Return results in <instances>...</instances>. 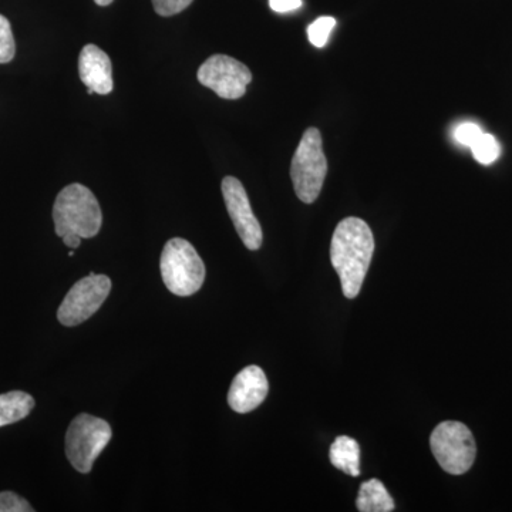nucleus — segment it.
<instances>
[{
	"mask_svg": "<svg viewBox=\"0 0 512 512\" xmlns=\"http://www.w3.org/2000/svg\"><path fill=\"white\" fill-rule=\"evenodd\" d=\"M375 252L372 229L360 218L340 221L330 244V261L338 272L343 295L355 299L362 289Z\"/></svg>",
	"mask_w": 512,
	"mask_h": 512,
	"instance_id": "nucleus-1",
	"label": "nucleus"
},
{
	"mask_svg": "<svg viewBox=\"0 0 512 512\" xmlns=\"http://www.w3.org/2000/svg\"><path fill=\"white\" fill-rule=\"evenodd\" d=\"M53 221L60 238L70 234L93 238L103 225V214L99 201L89 188L82 184H70L56 197Z\"/></svg>",
	"mask_w": 512,
	"mask_h": 512,
	"instance_id": "nucleus-2",
	"label": "nucleus"
},
{
	"mask_svg": "<svg viewBox=\"0 0 512 512\" xmlns=\"http://www.w3.org/2000/svg\"><path fill=\"white\" fill-rule=\"evenodd\" d=\"M328 174V160L323 151L322 134L318 128L309 127L292 158L291 178L293 190L299 200L312 204L318 200Z\"/></svg>",
	"mask_w": 512,
	"mask_h": 512,
	"instance_id": "nucleus-3",
	"label": "nucleus"
},
{
	"mask_svg": "<svg viewBox=\"0 0 512 512\" xmlns=\"http://www.w3.org/2000/svg\"><path fill=\"white\" fill-rule=\"evenodd\" d=\"M160 269L165 286L174 295L191 296L204 285V262L197 249L183 238H173L165 244Z\"/></svg>",
	"mask_w": 512,
	"mask_h": 512,
	"instance_id": "nucleus-4",
	"label": "nucleus"
},
{
	"mask_svg": "<svg viewBox=\"0 0 512 512\" xmlns=\"http://www.w3.org/2000/svg\"><path fill=\"white\" fill-rule=\"evenodd\" d=\"M430 447L440 467L453 476L467 473L476 461V440L466 424L460 421L440 423L431 433Z\"/></svg>",
	"mask_w": 512,
	"mask_h": 512,
	"instance_id": "nucleus-5",
	"label": "nucleus"
},
{
	"mask_svg": "<svg viewBox=\"0 0 512 512\" xmlns=\"http://www.w3.org/2000/svg\"><path fill=\"white\" fill-rule=\"evenodd\" d=\"M113 431L106 420L90 414H79L66 433V456L74 470L87 474L94 461L110 443Z\"/></svg>",
	"mask_w": 512,
	"mask_h": 512,
	"instance_id": "nucleus-6",
	"label": "nucleus"
},
{
	"mask_svg": "<svg viewBox=\"0 0 512 512\" xmlns=\"http://www.w3.org/2000/svg\"><path fill=\"white\" fill-rule=\"evenodd\" d=\"M109 276L90 274L80 279L63 299L57 319L64 326H77L92 318L110 295Z\"/></svg>",
	"mask_w": 512,
	"mask_h": 512,
	"instance_id": "nucleus-7",
	"label": "nucleus"
},
{
	"mask_svg": "<svg viewBox=\"0 0 512 512\" xmlns=\"http://www.w3.org/2000/svg\"><path fill=\"white\" fill-rule=\"evenodd\" d=\"M198 82L208 87L221 99L237 100L247 93L252 82L251 70L234 57L214 55L201 64Z\"/></svg>",
	"mask_w": 512,
	"mask_h": 512,
	"instance_id": "nucleus-8",
	"label": "nucleus"
},
{
	"mask_svg": "<svg viewBox=\"0 0 512 512\" xmlns=\"http://www.w3.org/2000/svg\"><path fill=\"white\" fill-rule=\"evenodd\" d=\"M221 188L229 217L234 222L239 238L242 239L245 247L251 251H258L262 247L264 235H262L261 224L256 220L254 211H252L244 185L238 178L225 177L222 180Z\"/></svg>",
	"mask_w": 512,
	"mask_h": 512,
	"instance_id": "nucleus-9",
	"label": "nucleus"
},
{
	"mask_svg": "<svg viewBox=\"0 0 512 512\" xmlns=\"http://www.w3.org/2000/svg\"><path fill=\"white\" fill-rule=\"evenodd\" d=\"M268 392L269 384L264 370L258 366L245 367L229 387V407L239 414L252 412L264 403Z\"/></svg>",
	"mask_w": 512,
	"mask_h": 512,
	"instance_id": "nucleus-10",
	"label": "nucleus"
},
{
	"mask_svg": "<svg viewBox=\"0 0 512 512\" xmlns=\"http://www.w3.org/2000/svg\"><path fill=\"white\" fill-rule=\"evenodd\" d=\"M80 79L89 94H110L113 92V66L110 57L96 45L83 47L79 57Z\"/></svg>",
	"mask_w": 512,
	"mask_h": 512,
	"instance_id": "nucleus-11",
	"label": "nucleus"
},
{
	"mask_svg": "<svg viewBox=\"0 0 512 512\" xmlns=\"http://www.w3.org/2000/svg\"><path fill=\"white\" fill-rule=\"evenodd\" d=\"M333 467L352 477L360 476V446L352 437L340 436L329 450Z\"/></svg>",
	"mask_w": 512,
	"mask_h": 512,
	"instance_id": "nucleus-12",
	"label": "nucleus"
},
{
	"mask_svg": "<svg viewBox=\"0 0 512 512\" xmlns=\"http://www.w3.org/2000/svg\"><path fill=\"white\" fill-rule=\"evenodd\" d=\"M356 507L360 512H390L394 510V501L382 481L373 478L360 487Z\"/></svg>",
	"mask_w": 512,
	"mask_h": 512,
	"instance_id": "nucleus-13",
	"label": "nucleus"
},
{
	"mask_svg": "<svg viewBox=\"0 0 512 512\" xmlns=\"http://www.w3.org/2000/svg\"><path fill=\"white\" fill-rule=\"evenodd\" d=\"M35 407V399L25 392L0 394V427L26 419Z\"/></svg>",
	"mask_w": 512,
	"mask_h": 512,
	"instance_id": "nucleus-14",
	"label": "nucleus"
},
{
	"mask_svg": "<svg viewBox=\"0 0 512 512\" xmlns=\"http://www.w3.org/2000/svg\"><path fill=\"white\" fill-rule=\"evenodd\" d=\"M470 148L473 151L474 158L483 165L493 164L501 154L500 144L491 134H481L476 143Z\"/></svg>",
	"mask_w": 512,
	"mask_h": 512,
	"instance_id": "nucleus-15",
	"label": "nucleus"
},
{
	"mask_svg": "<svg viewBox=\"0 0 512 512\" xmlns=\"http://www.w3.org/2000/svg\"><path fill=\"white\" fill-rule=\"evenodd\" d=\"M336 26V20L330 16L316 19L308 28L309 42L315 47H323L328 43L330 33Z\"/></svg>",
	"mask_w": 512,
	"mask_h": 512,
	"instance_id": "nucleus-16",
	"label": "nucleus"
},
{
	"mask_svg": "<svg viewBox=\"0 0 512 512\" xmlns=\"http://www.w3.org/2000/svg\"><path fill=\"white\" fill-rule=\"evenodd\" d=\"M15 53L16 43L12 26L5 16L0 15V64L12 62Z\"/></svg>",
	"mask_w": 512,
	"mask_h": 512,
	"instance_id": "nucleus-17",
	"label": "nucleus"
},
{
	"mask_svg": "<svg viewBox=\"0 0 512 512\" xmlns=\"http://www.w3.org/2000/svg\"><path fill=\"white\" fill-rule=\"evenodd\" d=\"M32 505L15 493H0V512H32Z\"/></svg>",
	"mask_w": 512,
	"mask_h": 512,
	"instance_id": "nucleus-18",
	"label": "nucleus"
},
{
	"mask_svg": "<svg viewBox=\"0 0 512 512\" xmlns=\"http://www.w3.org/2000/svg\"><path fill=\"white\" fill-rule=\"evenodd\" d=\"M192 2L194 0H153V6L158 15L168 18L183 12Z\"/></svg>",
	"mask_w": 512,
	"mask_h": 512,
	"instance_id": "nucleus-19",
	"label": "nucleus"
},
{
	"mask_svg": "<svg viewBox=\"0 0 512 512\" xmlns=\"http://www.w3.org/2000/svg\"><path fill=\"white\" fill-rule=\"evenodd\" d=\"M483 134V130L474 123L460 124L454 131V138L461 146L471 147Z\"/></svg>",
	"mask_w": 512,
	"mask_h": 512,
	"instance_id": "nucleus-20",
	"label": "nucleus"
},
{
	"mask_svg": "<svg viewBox=\"0 0 512 512\" xmlns=\"http://www.w3.org/2000/svg\"><path fill=\"white\" fill-rule=\"evenodd\" d=\"M269 6L276 13H288L301 8L302 0H269Z\"/></svg>",
	"mask_w": 512,
	"mask_h": 512,
	"instance_id": "nucleus-21",
	"label": "nucleus"
},
{
	"mask_svg": "<svg viewBox=\"0 0 512 512\" xmlns=\"http://www.w3.org/2000/svg\"><path fill=\"white\" fill-rule=\"evenodd\" d=\"M62 239L66 247H69L70 249H77L80 247V244H82L83 238H80L79 235L70 234L64 235Z\"/></svg>",
	"mask_w": 512,
	"mask_h": 512,
	"instance_id": "nucleus-22",
	"label": "nucleus"
},
{
	"mask_svg": "<svg viewBox=\"0 0 512 512\" xmlns=\"http://www.w3.org/2000/svg\"><path fill=\"white\" fill-rule=\"evenodd\" d=\"M99 6H109L110 3H113V0H94Z\"/></svg>",
	"mask_w": 512,
	"mask_h": 512,
	"instance_id": "nucleus-23",
	"label": "nucleus"
}]
</instances>
